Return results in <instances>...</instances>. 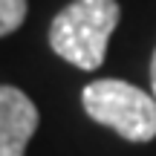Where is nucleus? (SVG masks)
<instances>
[{"label": "nucleus", "mask_w": 156, "mask_h": 156, "mask_svg": "<svg viewBox=\"0 0 156 156\" xmlns=\"http://www.w3.org/2000/svg\"><path fill=\"white\" fill-rule=\"evenodd\" d=\"M38 130V107L17 87L0 84V156H23Z\"/></svg>", "instance_id": "obj_3"}, {"label": "nucleus", "mask_w": 156, "mask_h": 156, "mask_svg": "<svg viewBox=\"0 0 156 156\" xmlns=\"http://www.w3.org/2000/svg\"><path fill=\"white\" fill-rule=\"evenodd\" d=\"M26 20V0H0V38L12 35Z\"/></svg>", "instance_id": "obj_4"}, {"label": "nucleus", "mask_w": 156, "mask_h": 156, "mask_svg": "<svg viewBox=\"0 0 156 156\" xmlns=\"http://www.w3.org/2000/svg\"><path fill=\"white\" fill-rule=\"evenodd\" d=\"M119 15L116 0H73L52 17L49 46L78 69H98Z\"/></svg>", "instance_id": "obj_1"}, {"label": "nucleus", "mask_w": 156, "mask_h": 156, "mask_svg": "<svg viewBox=\"0 0 156 156\" xmlns=\"http://www.w3.org/2000/svg\"><path fill=\"white\" fill-rule=\"evenodd\" d=\"M151 87H153V98H156V49H153V58H151Z\"/></svg>", "instance_id": "obj_5"}, {"label": "nucleus", "mask_w": 156, "mask_h": 156, "mask_svg": "<svg viewBox=\"0 0 156 156\" xmlns=\"http://www.w3.org/2000/svg\"><path fill=\"white\" fill-rule=\"evenodd\" d=\"M81 104L93 122L127 142H151L156 136V98L127 81L98 78L84 87Z\"/></svg>", "instance_id": "obj_2"}]
</instances>
